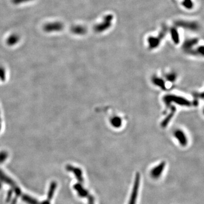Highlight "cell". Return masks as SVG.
I'll return each instance as SVG.
<instances>
[{
    "instance_id": "obj_7",
    "label": "cell",
    "mask_w": 204,
    "mask_h": 204,
    "mask_svg": "<svg viewBox=\"0 0 204 204\" xmlns=\"http://www.w3.org/2000/svg\"><path fill=\"white\" fill-rule=\"evenodd\" d=\"M153 82H154V83H155V84L156 85L159 86V87H161L162 88H164V81H163V80H162L161 79L155 78L154 79Z\"/></svg>"
},
{
    "instance_id": "obj_5",
    "label": "cell",
    "mask_w": 204,
    "mask_h": 204,
    "mask_svg": "<svg viewBox=\"0 0 204 204\" xmlns=\"http://www.w3.org/2000/svg\"><path fill=\"white\" fill-rule=\"evenodd\" d=\"M112 125L115 128H119L122 124V120L119 117H114L111 120Z\"/></svg>"
},
{
    "instance_id": "obj_4",
    "label": "cell",
    "mask_w": 204,
    "mask_h": 204,
    "mask_svg": "<svg viewBox=\"0 0 204 204\" xmlns=\"http://www.w3.org/2000/svg\"><path fill=\"white\" fill-rule=\"evenodd\" d=\"M174 135H175V138L179 141L180 145L184 146L187 145L188 140H187L186 134L184 133L183 131L181 130H176Z\"/></svg>"
},
{
    "instance_id": "obj_8",
    "label": "cell",
    "mask_w": 204,
    "mask_h": 204,
    "mask_svg": "<svg viewBox=\"0 0 204 204\" xmlns=\"http://www.w3.org/2000/svg\"><path fill=\"white\" fill-rule=\"evenodd\" d=\"M88 197V204H95V198L93 196L89 194Z\"/></svg>"
},
{
    "instance_id": "obj_2",
    "label": "cell",
    "mask_w": 204,
    "mask_h": 204,
    "mask_svg": "<svg viewBox=\"0 0 204 204\" xmlns=\"http://www.w3.org/2000/svg\"><path fill=\"white\" fill-rule=\"evenodd\" d=\"M164 101L167 104L171 103H175L178 105L182 106H189L190 102L184 98L174 95H168L164 98Z\"/></svg>"
},
{
    "instance_id": "obj_3",
    "label": "cell",
    "mask_w": 204,
    "mask_h": 204,
    "mask_svg": "<svg viewBox=\"0 0 204 204\" xmlns=\"http://www.w3.org/2000/svg\"><path fill=\"white\" fill-rule=\"evenodd\" d=\"M165 166H166V162H162L159 163L155 167H154L151 170V172H150V175L152 178L154 179H157L159 177H160V176L163 173Z\"/></svg>"
},
{
    "instance_id": "obj_1",
    "label": "cell",
    "mask_w": 204,
    "mask_h": 204,
    "mask_svg": "<svg viewBox=\"0 0 204 204\" xmlns=\"http://www.w3.org/2000/svg\"><path fill=\"white\" fill-rule=\"evenodd\" d=\"M140 184V175L138 172L136 173L134 177V183L132 191L131 193L128 204H136L138 197Z\"/></svg>"
},
{
    "instance_id": "obj_6",
    "label": "cell",
    "mask_w": 204,
    "mask_h": 204,
    "mask_svg": "<svg viewBox=\"0 0 204 204\" xmlns=\"http://www.w3.org/2000/svg\"><path fill=\"white\" fill-rule=\"evenodd\" d=\"M174 114V110H172V111L169 113L167 116L166 117L165 120L163 121V122H162L163 126H166V125H167V124L169 123V122L172 119V117H173Z\"/></svg>"
},
{
    "instance_id": "obj_9",
    "label": "cell",
    "mask_w": 204,
    "mask_h": 204,
    "mask_svg": "<svg viewBox=\"0 0 204 204\" xmlns=\"http://www.w3.org/2000/svg\"><path fill=\"white\" fill-rule=\"evenodd\" d=\"M0 186H1V185H0ZM0 188H1V186H0Z\"/></svg>"
}]
</instances>
